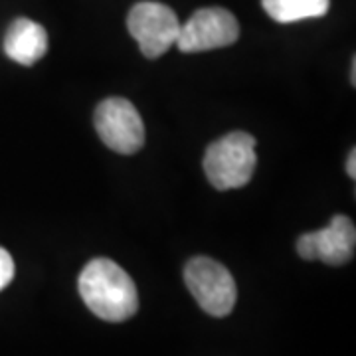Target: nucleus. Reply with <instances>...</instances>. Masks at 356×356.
I'll use <instances>...</instances> for the list:
<instances>
[{"label": "nucleus", "mask_w": 356, "mask_h": 356, "mask_svg": "<svg viewBox=\"0 0 356 356\" xmlns=\"http://www.w3.org/2000/svg\"><path fill=\"white\" fill-rule=\"evenodd\" d=\"M77 287L89 311L103 321L121 323L139 309L135 281L123 267L107 257L91 259L79 273Z\"/></svg>", "instance_id": "nucleus-1"}, {"label": "nucleus", "mask_w": 356, "mask_h": 356, "mask_svg": "<svg viewBox=\"0 0 356 356\" xmlns=\"http://www.w3.org/2000/svg\"><path fill=\"white\" fill-rule=\"evenodd\" d=\"M255 165V139L243 131L214 140L204 154V172L218 191L245 186L254 177Z\"/></svg>", "instance_id": "nucleus-2"}, {"label": "nucleus", "mask_w": 356, "mask_h": 356, "mask_svg": "<svg viewBox=\"0 0 356 356\" xmlns=\"http://www.w3.org/2000/svg\"><path fill=\"white\" fill-rule=\"evenodd\" d=\"M186 287L202 311L212 317H226L238 299V287L226 267L210 257H194L184 267Z\"/></svg>", "instance_id": "nucleus-3"}, {"label": "nucleus", "mask_w": 356, "mask_h": 356, "mask_svg": "<svg viewBox=\"0 0 356 356\" xmlns=\"http://www.w3.org/2000/svg\"><path fill=\"white\" fill-rule=\"evenodd\" d=\"M127 28L137 40L145 58H161L177 44L180 20L170 6L163 2H139L131 8Z\"/></svg>", "instance_id": "nucleus-4"}, {"label": "nucleus", "mask_w": 356, "mask_h": 356, "mask_svg": "<svg viewBox=\"0 0 356 356\" xmlns=\"http://www.w3.org/2000/svg\"><path fill=\"white\" fill-rule=\"evenodd\" d=\"M240 38V24L226 8H200L180 24L177 48L184 54L226 48Z\"/></svg>", "instance_id": "nucleus-5"}, {"label": "nucleus", "mask_w": 356, "mask_h": 356, "mask_svg": "<svg viewBox=\"0 0 356 356\" xmlns=\"http://www.w3.org/2000/svg\"><path fill=\"white\" fill-rule=\"evenodd\" d=\"M95 129L115 153L133 154L145 145V125L137 107L123 97H109L95 109Z\"/></svg>", "instance_id": "nucleus-6"}, {"label": "nucleus", "mask_w": 356, "mask_h": 356, "mask_svg": "<svg viewBox=\"0 0 356 356\" xmlns=\"http://www.w3.org/2000/svg\"><path fill=\"white\" fill-rule=\"evenodd\" d=\"M356 229L348 216H334L329 226L303 234L297 240V252L307 261L321 259L327 266L348 264L355 255Z\"/></svg>", "instance_id": "nucleus-7"}, {"label": "nucleus", "mask_w": 356, "mask_h": 356, "mask_svg": "<svg viewBox=\"0 0 356 356\" xmlns=\"http://www.w3.org/2000/svg\"><path fill=\"white\" fill-rule=\"evenodd\" d=\"M6 56L20 65H34L48 51V32L30 18H16L4 36Z\"/></svg>", "instance_id": "nucleus-8"}, {"label": "nucleus", "mask_w": 356, "mask_h": 356, "mask_svg": "<svg viewBox=\"0 0 356 356\" xmlns=\"http://www.w3.org/2000/svg\"><path fill=\"white\" fill-rule=\"evenodd\" d=\"M264 10L281 24H291L309 18H321L329 13L331 0H261Z\"/></svg>", "instance_id": "nucleus-9"}, {"label": "nucleus", "mask_w": 356, "mask_h": 356, "mask_svg": "<svg viewBox=\"0 0 356 356\" xmlns=\"http://www.w3.org/2000/svg\"><path fill=\"white\" fill-rule=\"evenodd\" d=\"M14 277V261L13 255L8 254L4 248H0V291L13 281Z\"/></svg>", "instance_id": "nucleus-10"}, {"label": "nucleus", "mask_w": 356, "mask_h": 356, "mask_svg": "<svg viewBox=\"0 0 356 356\" xmlns=\"http://www.w3.org/2000/svg\"><path fill=\"white\" fill-rule=\"evenodd\" d=\"M346 172L350 175V177H356V151L353 149L350 154H348V161H346Z\"/></svg>", "instance_id": "nucleus-11"}]
</instances>
